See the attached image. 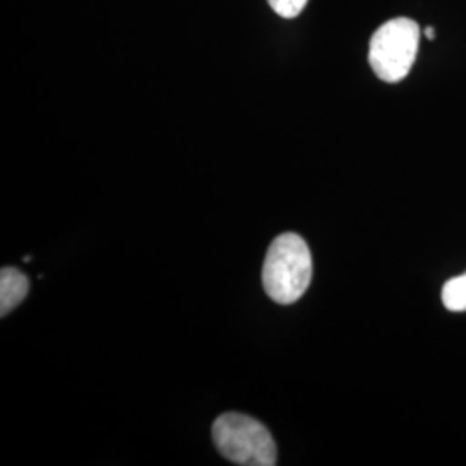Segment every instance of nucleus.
<instances>
[{
    "label": "nucleus",
    "mask_w": 466,
    "mask_h": 466,
    "mask_svg": "<svg viewBox=\"0 0 466 466\" xmlns=\"http://www.w3.org/2000/svg\"><path fill=\"white\" fill-rule=\"evenodd\" d=\"M313 279V258L304 238L296 233L277 237L263 265V285L275 302L289 306L299 300Z\"/></svg>",
    "instance_id": "f257e3e1"
},
{
    "label": "nucleus",
    "mask_w": 466,
    "mask_h": 466,
    "mask_svg": "<svg viewBox=\"0 0 466 466\" xmlns=\"http://www.w3.org/2000/svg\"><path fill=\"white\" fill-rule=\"evenodd\" d=\"M218 451L235 465H277V446L263 423L240 413L221 415L213 425Z\"/></svg>",
    "instance_id": "7ed1b4c3"
},
{
    "label": "nucleus",
    "mask_w": 466,
    "mask_h": 466,
    "mask_svg": "<svg viewBox=\"0 0 466 466\" xmlns=\"http://www.w3.org/2000/svg\"><path fill=\"white\" fill-rule=\"evenodd\" d=\"M268 4L279 16L292 19V17L299 16L300 13L304 11L308 0H268Z\"/></svg>",
    "instance_id": "423d86ee"
},
{
    "label": "nucleus",
    "mask_w": 466,
    "mask_h": 466,
    "mask_svg": "<svg viewBox=\"0 0 466 466\" xmlns=\"http://www.w3.org/2000/svg\"><path fill=\"white\" fill-rule=\"evenodd\" d=\"M423 34H425V36H427L429 40L435 38V30H433L432 26H427V28L423 30Z\"/></svg>",
    "instance_id": "0eeeda50"
},
{
    "label": "nucleus",
    "mask_w": 466,
    "mask_h": 466,
    "mask_svg": "<svg viewBox=\"0 0 466 466\" xmlns=\"http://www.w3.org/2000/svg\"><path fill=\"white\" fill-rule=\"evenodd\" d=\"M30 289L26 275L16 268L5 267L0 271V315L11 313L21 300H25Z\"/></svg>",
    "instance_id": "20e7f679"
},
{
    "label": "nucleus",
    "mask_w": 466,
    "mask_h": 466,
    "mask_svg": "<svg viewBox=\"0 0 466 466\" xmlns=\"http://www.w3.org/2000/svg\"><path fill=\"white\" fill-rule=\"evenodd\" d=\"M420 26L410 17H396L373 34L368 61L385 84H400L415 65L420 47Z\"/></svg>",
    "instance_id": "f03ea898"
},
{
    "label": "nucleus",
    "mask_w": 466,
    "mask_h": 466,
    "mask_svg": "<svg viewBox=\"0 0 466 466\" xmlns=\"http://www.w3.org/2000/svg\"><path fill=\"white\" fill-rule=\"evenodd\" d=\"M442 302L452 313L466 311V271L452 277L442 287Z\"/></svg>",
    "instance_id": "39448f33"
}]
</instances>
